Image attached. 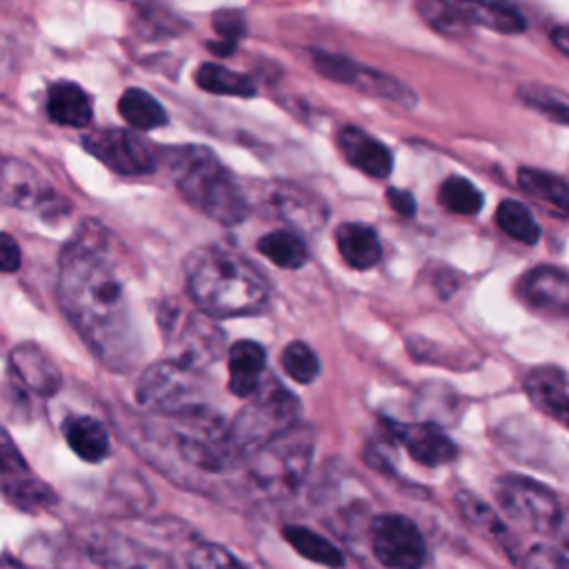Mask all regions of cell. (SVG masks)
Listing matches in <instances>:
<instances>
[{
	"label": "cell",
	"mask_w": 569,
	"mask_h": 569,
	"mask_svg": "<svg viewBox=\"0 0 569 569\" xmlns=\"http://www.w3.org/2000/svg\"><path fill=\"white\" fill-rule=\"evenodd\" d=\"M438 202L442 207H447L449 211H453V213L473 216L482 207V193L465 176H449L438 187Z\"/></svg>",
	"instance_id": "cell-32"
},
{
	"label": "cell",
	"mask_w": 569,
	"mask_h": 569,
	"mask_svg": "<svg viewBox=\"0 0 569 569\" xmlns=\"http://www.w3.org/2000/svg\"><path fill=\"white\" fill-rule=\"evenodd\" d=\"M518 184L522 191H527L529 196L553 204L556 209L569 213V180L542 171V169H533V167H522L518 171Z\"/></svg>",
	"instance_id": "cell-29"
},
{
	"label": "cell",
	"mask_w": 569,
	"mask_h": 569,
	"mask_svg": "<svg viewBox=\"0 0 569 569\" xmlns=\"http://www.w3.org/2000/svg\"><path fill=\"white\" fill-rule=\"evenodd\" d=\"M498 507L518 525L549 536L560 529L562 509L558 498L545 485L525 476H502L493 482Z\"/></svg>",
	"instance_id": "cell-7"
},
{
	"label": "cell",
	"mask_w": 569,
	"mask_h": 569,
	"mask_svg": "<svg viewBox=\"0 0 569 569\" xmlns=\"http://www.w3.org/2000/svg\"><path fill=\"white\" fill-rule=\"evenodd\" d=\"M9 369L36 396H53L62 385V373L56 362L33 342L16 345L9 353Z\"/></svg>",
	"instance_id": "cell-14"
},
{
	"label": "cell",
	"mask_w": 569,
	"mask_h": 569,
	"mask_svg": "<svg viewBox=\"0 0 569 569\" xmlns=\"http://www.w3.org/2000/svg\"><path fill=\"white\" fill-rule=\"evenodd\" d=\"M300 402L278 380H264L249 398L244 409L229 425V442L238 458L247 462L271 438L298 422Z\"/></svg>",
	"instance_id": "cell-5"
},
{
	"label": "cell",
	"mask_w": 569,
	"mask_h": 569,
	"mask_svg": "<svg viewBox=\"0 0 569 569\" xmlns=\"http://www.w3.org/2000/svg\"><path fill=\"white\" fill-rule=\"evenodd\" d=\"M269 204L273 207V211L287 220L289 224H293L296 229L302 231H311L322 227L325 218H327V209L322 204V200H318L313 193L296 187V184H287V182H273L269 184Z\"/></svg>",
	"instance_id": "cell-16"
},
{
	"label": "cell",
	"mask_w": 569,
	"mask_h": 569,
	"mask_svg": "<svg viewBox=\"0 0 569 569\" xmlns=\"http://www.w3.org/2000/svg\"><path fill=\"white\" fill-rule=\"evenodd\" d=\"M200 371L189 369L171 358L144 369L136 385V400L162 416H178L204 405L198 387Z\"/></svg>",
	"instance_id": "cell-6"
},
{
	"label": "cell",
	"mask_w": 569,
	"mask_h": 569,
	"mask_svg": "<svg viewBox=\"0 0 569 569\" xmlns=\"http://www.w3.org/2000/svg\"><path fill=\"white\" fill-rule=\"evenodd\" d=\"M118 113L131 129L140 131L160 129L169 120L162 104L140 87H129L122 91L118 98Z\"/></svg>",
	"instance_id": "cell-25"
},
{
	"label": "cell",
	"mask_w": 569,
	"mask_h": 569,
	"mask_svg": "<svg viewBox=\"0 0 569 569\" xmlns=\"http://www.w3.org/2000/svg\"><path fill=\"white\" fill-rule=\"evenodd\" d=\"M525 391L542 413L569 429V391L558 369H533L525 380Z\"/></svg>",
	"instance_id": "cell-19"
},
{
	"label": "cell",
	"mask_w": 569,
	"mask_h": 569,
	"mask_svg": "<svg viewBox=\"0 0 569 569\" xmlns=\"http://www.w3.org/2000/svg\"><path fill=\"white\" fill-rule=\"evenodd\" d=\"M338 149L342 151L345 160L351 167L367 173L369 178L382 180L393 169V158L389 149L380 140L362 131L360 127H353V124L342 127L338 131Z\"/></svg>",
	"instance_id": "cell-15"
},
{
	"label": "cell",
	"mask_w": 569,
	"mask_h": 569,
	"mask_svg": "<svg viewBox=\"0 0 569 569\" xmlns=\"http://www.w3.org/2000/svg\"><path fill=\"white\" fill-rule=\"evenodd\" d=\"M496 224L513 240L522 244H536L540 240V224L531 211L518 200H502L496 209Z\"/></svg>",
	"instance_id": "cell-31"
},
{
	"label": "cell",
	"mask_w": 569,
	"mask_h": 569,
	"mask_svg": "<svg viewBox=\"0 0 569 569\" xmlns=\"http://www.w3.org/2000/svg\"><path fill=\"white\" fill-rule=\"evenodd\" d=\"M258 251L282 269H300L309 260V251L300 233L296 231H271L258 238Z\"/></svg>",
	"instance_id": "cell-27"
},
{
	"label": "cell",
	"mask_w": 569,
	"mask_h": 569,
	"mask_svg": "<svg viewBox=\"0 0 569 569\" xmlns=\"http://www.w3.org/2000/svg\"><path fill=\"white\" fill-rule=\"evenodd\" d=\"M196 82L202 91L218 93V96H236V98H251L256 96V82L238 71H231L218 62H204L196 71Z\"/></svg>",
	"instance_id": "cell-28"
},
{
	"label": "cell",
	"mask_w": 569,
	"mask_h": 569,
	"mask_svg": "<svg viewBox=\"0 0 569 569\" xmlns=\"http://www.w3.org/2000/svg\"><path fill=\"white\" fill-rule=\"evenodd\" d=\"M456 507H458L460 516L480 536H485L489 542L498 545L505 553L516 558V538L491 505H487L482 498H478L469 489H460V491H456Z\"/></svg>",
	"instance_id": "cell-18"
},
{
	"label": "cell",
	"mask_w": 569,
	"mask_h": 569,
	"mask_svg": "<svg viewBox=\"0 0 569 569\" xmlns=\"http://www.w3.org/2000/svg\"><path fill=\"white\" fill-rule=\"evenodd\" d=\"M387 429L407 449V453L425 467H440L458 456L456 442L431 422H387Z\"/></svg>",
	"instance_id": "cell-13"
},
{
	"label": "cell",
	"mask_w": 569,
	"mask_h": 569,
	"mask_svg": "<svg viewBox=\"0 0 569 569\" xmlns=\"http://www.w3.org/2000/svg\"><path fill=\"white\" fill-rule=\"evenodd\" d=\"M60 309L96 358L111 371H131L140 356V340L129 300L104 247L76 236L60 253Z\"/></svg>",
	"instance_id": "cell-1"
},
{
	"label": "cell",
	"mask_w": 569,
	"mask_h": 569,
	"mask_svg": "<svg viewBox=\"0 0 569 569\" xmlns=\"http://www.w3.org/2000/svg\"><path fill=\"white\" fill-rule=\"evenodd\" d=\"M187 289L196 307L211 318L258 313L269 300V280L242 253L202 247L184 260Z\"/></svg>",
	"instance_id": "cell-2"
},
{
	"label": "cell",
	"mask_w": 569,
	"mask_h": 569,
	"mask_svg": "<svg viewBox=\"0 0 569 569\" xmlns=\"http://www.w3.org/2000/svg\"><path fill=\"white\" fill-rule=\"evenodd\" d=\"M189 569H244L236 556L216 542H200L189 551Z\"/></svg>",
	"instance_id": "cell-36"
},
{
	"label": "cell",
	"mask_w": 569,
	"mask_h": 569,
	"mask_svg": "<svg viewBox=\"0 0 569 569\" xmlns=\"http://www.w3.org/2000/svg\"><path fill=\"white\" fill-rule=\"evenodd\" d=\"M27 476H31L27 460L22 458L20 449L13 445L11 436L0 427V478L4 480V487Z\"/></svg>",
	"instance_id": "cell-37"
},
{
	"label": "cell",
	"mask_w": 569,
	"mask_h": 569,
	"mask_svg": "<svg viewBox=\"0 0 569 569\" xmlns=\"http://www.w3.org/2000/svg\"><path fill=\"white\" fill-rule=\"evenodd\" d=\"M280 365L289 378H293L300 385H309L320 373V362L313 349L305 342H289L280 356Z\"/></svg>",
	"instance_id": "cell-33"
},
{
	"label": "cell",
	"mask_w": 569,
	"mask_h": 569,
	"mask_svg": "<svg viewBox=\"0 0 569 569\" xmlns=\"http://www.w3.org/2000/svg\"><path fill=\"white\" fill-rule=\"evenodd\" d=\"M96 562L104 569H147V562L136 556V549L118 540H102L96 545Z\"/></svg>",
	"instance_id": "cell-35"
},
{
	"label": "cell",
	"mask_w": 569,
	"mask_h": 569,
	"mask_svg": "<svg viewBox=\"0 0 569 569\" xmlns=\"http://www.w3.org/2000/svg\"><path fill=\"white\" fill-rule=\"evenodd\" d=\"M549 38H551V42L556 44V49L569 58V24L556 27Z\"/></svg>",
	"instance_id": "cell-42"
},
{
	"label": "cell",
	"mask_w": 569,
	"mask_h": 569,
	"mask_svg": "<svg viewBox=\"0 0 569 569\" xmlns=\"http://www.w3.org/2000/svg\"><path fill=\"white\" fill-rule=\"evenodd\" d=\"M7 498L18 505L20 509H33V507H47L56 500V493L49 485H44L42 480L27 476L18 482H11L4 487Z\"/></svg>",
	"instance_id": "cell-34"
},
{
	"label": "cell",
	"mask_w": 569,
	"mask_h": 569,
	"mask_svg": "<svg viewBox=\"0 0 569 569\" xmlns=\"http://www.w3.org/2000/svg\"><path fill=\"white\" fill-rule=\"evenodd\" d=\"M20 262H22V256H20L18 242L9 233L0 231V271L13 273L20 269Z\"/></svg>",
	"instance_id": "cell-40"
},
{
	"label": "cell",
	"mask_w": 569,
	"mask_h": 569,
	"mask_svg": "<svg viewBox=\"0 0 569 569\" xmlns=\"http://www.w3.org/2000/svg\"><path fill=\"white\" fill-rule=\"evenodd\" d=\"M373 558L387 569H422L427 545L418 525L402 513H380L369 522Z\"/></svg>",
	"instance_id": "cell-8"
},
{
	"label": "cell",
	"mask_w": 569,
	"mask_h": 569,
	"mask_svg": "<svg viewBox=\"0 0 569 569\" xmlns=\"http://www.w3.org/2000/svg\"><path fill=\"white\" fill-rule=\"evenodd\" d=\"M82 147L120 176H149L158 169L151 144L129 129H93L82 136Z\"/></svg>",
	"instance_id": "cell-9"
},
{
	"label": "cell",
	"mask_w": 569,
	"mask_h": 569,
	"mask_svg": "<svg viewBox=\"0 0 569 569\" xmlns=\"http://www.w3.org/2000/svg\"><path fill=\"white\" fill-rule=\"evenodd\" d=\"M47 113L62 127H87L93 118L89 93L69 80L53 82L47 91Z\"/></svg>",
	"instance_id": "cell-21"
},
{
	"label": "cell",
	"mask_w": 569,
	"mask_h": 569,
	"mask_svg": "<svg viewBox=\"0 0 569 569\" xmlns=\"http://www.w3.org/2000/svg\"><path fill=\"white\" fill-rule=\"evenodd\" d=\"M458 20L467 24H478L500 33H520L527 29L522 13L511 4L500 2H449Z\"/></svg>",
	"instance_id": "cell-23"
},
{
	"label": "cell",
	"mask_w": 569,
	"mask_h": 569,
	"mask_svg": "<svg viewBox=\"0 0 569 569\" xmlns=\"http://www.w3.org/2000/svg\"><path fill=\"white\" fill-rule=\"evenodd\" d=\"M520 560L525 569H569V560L547 545L529 549Z\"/></svg>",
	"instance_id": "cell-38"
},
{
	"label": "cell",
	"mask_w": 569,
	"mask_h": 569,
	"mask_svg": "<svg viewBox=\"0 0 569 569\" xmlns=\"http://www.w3.org/2000/svg\"><path fill=\"white\" fill-rule=\"evenodd\" d=\"M71 451L84 462H100L109 456L111 442L104 425L91 416H71L62 425Z\"/></svg>",
	"instance_id": "cell-24"
},
{
	"label": "cell",
	"mask_w": 569,
	"mask_h": 569,
	"mask_svg": "<svg viewBox=\"0 0 569 569\" xmlns=\"http://www.w3.org/2000/svg\"><path fill=\"white\" fill-rule=\"evenodd\" d=\"M173 182L182 198L220 224H238L249 213V200L238 178L200 144L164 151Z\"/></svg>",
	"instance_id": "cell-3"
},
{
	"label": "cell",
	"mask_w": 569,
	"mask_h": 569,
	"mask_svg": "<svg viewBox=\"0 0 569 569\" xmlns=\"http://www.w3.org/2000/svg\"><path fill=\"white\" fill-rule=\"evenodd\" d=\"M264 349L253 340H240L229 349V391L240 398H251L260 387L264 369Z\"/></svg>",
	"instance_id": "cell-22"
},
{
	"label": "cell",
	"mask_w": 569,
	"mask_h": 569,
	"mask_svg": "<svg viewBox=\"0 0 569 569\" xmlns=\"http://www.w3.org/2000/svg\"><path fill=\"white\" fill-rule=\"evenodd\" d=\"M213 29L220 40L236 44V40L244 33V18L238 11H220L213 18Z\"/></svg>",
	"instance_id": "cell-39"
},
{
	"label": "cell",
	"mask_w": 569,
	"mask_h": 569,
	"mask_svg": "<svg viewBox=\"0 0 569 569\" xmlns=\"http://www.w3.org/2000/svg\"><path fill=\"white\" fill-rule=\"evenodd\" d=\"M313 456V429L291 425L247 458L251 482L267 496L293 493L302 482Z\"/></svg>",
	"instance_id": "cell-4"
},
{
	"label": "cell",
	"mask_w": 569,
	"mask_h": 569,
	"mask_svg": "<svg viewBox=\"0 0 569 569\" xmlns=\"http://www.w3.org/2000/svg\"><path fill=\"white\" fill-rule=\"evenodd\" d=\"M336 244L342 260L353 269H371L382 258L378 231L362 222H342L336 229Z\"/></svg>",
	"instance_id": "cell-20"
},
{
	"label": "cell",
	"mask_w": 569,
	"mask_h": 569,
	"mask_svg": "<svg viewBox=\"0 0 569 569\" xmlns=\"http://www.w3.org/2000/svg\"><path fill=\"white\" fill-rule=\"evenodd\" d=\"M525 305L551 316H569V273L558 267L540 264L529 269L516 282Z\"/></svg>",
	"instance_id": "cell-12"
},
{
	"label": "cell",
	"mask_w": 569,
	"mask_h": 569,
	"mask_svg": "<svg viewBox=\"0 0 569 569\" xmlns=\"http://www.w3.org/2000/svg\"><path fill=\"white\" fill-rule=\"evenodd\" d=\"M387 202H389V207L398 213V216H402V218H411L413 213H416V198L409 193V191H405V189H396V187H389L387 189Z\"/></svg>",
	"instance_id": "cell-41"
},
{
	"label": "cell",
	"mask_w": 569,
	"mask_h": 569,
	"mask_svg": "<svg viewBox=\"0 0 569 569\" xmlns=\"http://www.w3.org/2000/svg\"><path fill=\"white\" fill-rule=\"evenodd\" d=\"M311 58H313V67L318 69V73L333 82L358 87L365 93H371V96H378L385 100H393L407 109H411L418 100L413 89L407 87L405 82H400L398 78L387 76L371 67H362L347 56L329 53V51H313Z\"/></svg>",
	"instance_id": "cell-10"
},
{
	"label": "cell",
	"mask_w": 569,
	"mask_h": 569,
	"mask_svg": "<svg viewBox=\"0 0 569 569\" xmlns=\"http://www.w3.org/2000/svg\"><path fill=\"white\" fill-rule=\"evenodd\" d=\"M0 569H29V567H24L20 560H16L13 556H0Z\"/></svg>",
	"instance_id": "cell-43"
},
{
	"label": "cell",
	"mask_w": 569,
	"mask_h": 569,
	"mask_svg": "<svg viewBox=\"0 0 569 569\" xmlns=\"http://www.w3.org/2000/svg\"><path fill=\"white\" fill-rule=\"evenodd\" d=\"M518 98L540 111L542 116L569 127V93L558 89V87H549V84H538V82H529V84H520L518 87Z\"/></svg>",
	"instance_id": "cell-30"
},
{
	"label": "cell",
	"mask_w": 569,
	"mask_h": 569,
	"mask_svg": "<svg viewBox=\"0 0 569 569\" xmlns=\"http://www.w3.org/2000/svg\"><path fill=\"white\" fill-rule=\"evenodd\" d=\"M282 536L302 558H307L311 562H318V565H325L331 569H340L345 565L342 551L333 542H329L325 536H320L302 525H287L282 529Z\"/></svg>",
	"instance_id": "cell-26"
},
{
	"label": "cell",
	"mask_w": 569,
	"mask_h": 569,
	"mask_svg": "<svg viewBox=\"0 0 569 569\" xmlns=\"http://www.w3.org/2000/svg\"><path fill=\"white\" fill-rule=\"evenodd\" d=\"M162 331L171 345V360L200 371L211 365L222 349V331L207 320V316H189L184 322L176 320V311L169 316H160Z\"/></svg>",
	"instance_id": "cell-11"
},
{
	"label": "cell",
	"mask_w": 569,
	"mask_h": 569,
	"mask_svg": "<svg viewBox=\"0 0 569 569\" xmlns=\"http://www.w3.org/2000/svg\"><path fill=\"white\" fill-rule=\"evenodd\" d=\"M51 198L47 180L29 164L20 160H0V200L20 207L33 209L44 204Z\"/></svg>",
	"instance_id": "cell-17"
}]
</instances>
